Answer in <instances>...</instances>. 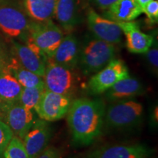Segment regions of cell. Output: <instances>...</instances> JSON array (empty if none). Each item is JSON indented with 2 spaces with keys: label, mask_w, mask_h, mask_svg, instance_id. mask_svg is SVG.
Masks as SVG:
<instances>
[{
  "label": "cell",
  "mask_w": 158,
  "mask_h": 158,
  "mask_svg": "<svg viewBox=\"0 0 158 158\" xmlns=\"http://www.w3.org/2000/svg\"><path fill=\"white\" fill-rule=\"evenodd\" d=\"M3 117V111H2V103L0 102V118Z\"/></svg>",
  "instance_id": "f546056e"
},
{
  "label": "cell",
  "mask_w": 158,
  "mask_h": 158,
  "mask_svg": "<svg viewBox=\"0 0 158 158\" xmlns=\"http://www.w3.org/2000/svg\"><path fill=\"white\" fill-rule=\"evenodd\" d=\"M117 0H94V2L100 9L107 10Z\"/></svg>",
  "instance_id": "83f0119b"
},
{
  "label": "cell",
  "mask_w": 158,
  "mask_h": 158,
  "mask_svg": "<svg viewBox=\"0 0 158 158\" xmlns=\"http://www.w3.org/2000/svg\"><path fill=\"white\" fill-rule=\"evenodd\" d=\"M36 158H61V154L56 148L48 147Z\"/></svg>",
  "instance_id": "4316f807"
},
{
  "label": "cell",
  "mask_w": 158,
  "mask_h": 158,
  "mask_svg": "<svg viewBox=\"0 0 158 158\" xmlns=\"http://www.w3.org/2000/svg\"><path fill=\"white\" fill-rule=\"evenodd\" d=\"M23 87L7 67L0 68V102L9 104L19 101Z\"/></svg>",
  "instance_id": "ffe728a7"
},
{
  "label": "cell",
  "mask_w": 158,
  "mask_h": 158,
  "mask_svg": "<svg viewBox=\"0 0 158 158\" xmlns=\"http://www.w3.org/2000/svg\"><path fill=\"white\" fill-rule=\"evenodd\" d=\"M152 153L145 144H114L90 151L85 158H148Z\"/></svg>",
  "instance_id": "8fae6325"
},
{
  "label": "cell",
  "mask_w": 158,
  "mask_h": 158,
  "mask_svg": "<svg viewBox=\"0 0 158 158\" xmlns=\"http://www.w3.org/2000/svg\"><path fill=\"white\" fill-rule=\"evenodd\" d=\"M136 2L138 4V5L141 7L142 10H143L144 7L147 6L149 2H151L153 0H135Z\"/></svg>",
  "instance_id": "f1b7e54d"
},
{
  "label": "cell",
  "mask_w": 158,
  "mask_h": 158,
  "mask_svg": "<svg viewBox=\"0 0 158 158\" xmlns=\"http://www.w3.org/2000/svg\"><path fill=\"white\" fill-rule=\"evenodd\" d=\"M80 50L78 39L69 33L64 36L52 57L49 59L59 65L75 70L78 64Z\"/></svg>",
  "instance_id": "5bb4252c"
},
{
  "label": "cell",
  "mask_w": 158,
  "mask_h": 158,
  "mask_svg": "<svg viewBox=\"0 0 158 158\" xmlns=\"http://www.w3.org/2000/svg\"><path fill=\"white\" fill-rule=\"evenodd\" d=\"M13 135V131L9 126L0 119V158H2L6 148Z\"/></svg>",
  "instance_id": "cb8c5ba5"
},
{
  "label": "cell",
  "mask_w": 158,
  "mask_h": 158,
  "mask_svg": "<svg viewBox=\"0 0 158 158\" xmlns=\"http://www.w3.org/2000/svg\"><path fill=\"white\" fill-rule=\"evenodd\" d=\"M143 13L146 15L150 23H156L158 21V1L153 0L143 9Z\"/></svg>",
  "instance_id": "484cf974"
},
{
  "label": "cell",
  "mask_w": 158,
  "mask_h": 158,
  "mask_svg": "<svg viewBox=\"0 0 158 158\" xmlns=\"http://www.w3.org/2000/svg\"><path fill=\"white\" fill-rule=\"evenodd\" d=\"M144 54L150 68L157 74L158 71V46L157 41L154 40L152 44Z\"/></svg>",
  "instance_id": "d4e9b609"
},
{
  "label": "cell",
  "mask_w": 158,
  "mask_h": 158,
  "mask_svg": "<svg viewBox=\"0 0 158 158\" xmlns=\"http://www.w3.org/2000/svg\"><path fill=\"white\" fill-rule=\"evenodd\" d=\"M86 20L89 29L94 37L113 45L122 42L123 33L115 21L98 14L93 8L88 10Z\"/></svg>",
  "instance_id": "30bf717a"
},
{
  "label": "cell",
  "mask_w": 158,
  "mask_h": 158,
  "mask_svg": "<svg viewBox=\"0 0 158 158\" xmlns=\"http://www.w3.org/2000/svg\"><path fill=\"white\" fill-rule=\"evenodd\" d=\"M58 0H23L26 14L31 21L45 22L52 20Z\"/></svg>",
  "instance_id": "d6986e66"
},
{
  "label": "cell",
  "mask_w": 158,
  "mask_h": 158,
  "mask_svg": "<svg viewBox=\"0 0 158 158\" xmlns=\"http://www.w3.org/2000/svg\"><path fill=\"white\" fill-rule=\"evenodd\" d=\"M7 68L23 88L44 86L43 77L27 70L15 58L12 59L10 64L7 65Z\"/></svg>",
  "instance_id": "44dd1931"
},
{
  "label": "cell",
  "mask_w": 158,
  "mask_h": 158,
  "mask_svg": "<svg viewBox=\"0 0 158 158\" xmlns=\"http://www.w3.org/2000/svg\"><path fill=\"white\" fill-rule=\"evenodd\" d=\"M31 21L24 10L19 6L9 2H0V31L5 36L24 40Z\"/></svg>",
  "instance_id": "8992f818"
},
{
  "label": "cell",
  "mask_w": 158,
  "mask_h": 158,
  "mask_svg": "<svg viewBox=\"0 0 158 158\" xmlns=\"http://www.w3.org/2000/svg\"><path fill=\"white\" fill-rule=\"evenodd\" d=\"M54 18L62 30L68 34L70 33L79 23L77 0H58Z\"/></svg>",
  "instance_id": "e0dca14e"
},
{
  "label": "cell",
  "mask_w": 158,
  "mask_h": 158,
  "mask_svg": "<svg viewBox=\"0 0 158 158\" xmlns=\"http://www.w3.org/2000/svg\"><path fill=\"white\" fill-rule=\"evenodd\" d=\"M106 108L101 99L81 98L72 100L67 121L75 145H91L100 137Z\"/></svg>",
  "instance_id": "6da1fadb"
},
{
  "label": "cell",
  "mask_w": 158,
  "mask_h": 158,
  "mask_svg": "<svg viewBox=\"0 0 158 158\" xmlns=\"http://www.w3.org/2000/svg\"><path fill=\"white\" fill-rule=\"evenodd\" d=\"M72 100L63 94L45 89L35 108V112L40 118L45 121H59L67 115Z\"/></svg>",
  "instance_id": "ba28073f"
},
{
  "label": "cell",
  "mask_w": 158,
  "mask_h": 158,
  "mask_svg": "<svg viewBox=\"0 0 158 158\" xmlns=\"http://www.w3.org/2000/svg\"><path fill=\"white\" fill-rule=\"evenodd\" d=\"M45 89L63 94L73 100L79 86V77L75 70L69 69L48 59L43 77Z\"/></svg>",
  "instance_id": "5b68a950"
},
{
  "label": "cell",
  "mask_w": 158,
  "mask_h": 158,
  "mask_svg": "<svg viewBox=\"0 0 158 158\" xmlns=\"http://www.w3.org/2000/svg\"><path fill=\"white\" fill-rule=\"evenodd\" d=\"M130 76L127 65L121 59H114L105 68L91 76L86 88L91 94H100L116 82Z\"/></svg>",
  "instance_id": "52a82bcc"
},
{
  "label": "cell",
  "mask_w": 158,
  "mask_h": 158,
  "mask_svg": "<svg viewBox=\"0 0 158 158\" xmlns=\"http://www.w3.org/2000/svg\"><path fill=\"white\" fill-rule=\"evenodd\" d=\"M106 11V18L116 23L133 21L143 13L135 0H117Z\"/></svg>",
  "instance_id": "ac0fdd59"
},
{
  "label": "cell",
  "mask_w": 158,
  "mask_h": 158,
  "mask_svg": "<svg viewBox=\"0 0 158 158\" xmlns=\"http://www.w3.org/2000/svg\"><path fill=\"white\" fill-rule=\"evenodd\" d=\"M143 107L141 102L134 100L114 102L106 108L104 124L114 130H127L141 123Z\"/></svg>",
  "instance_id": "3957f363"
},
{
  "label": "cell",
  "mask_w": 158,
  "mask_h": 158,
  "mask_svg": "<svg viewBox=\"0 0 158 158\" xmlns=\"http://www.w3.org/2000/svg\"><path fill=\"white\" fill-rule=\"evenodd\" d=\"M118 25L126 37V46L133 54H144L150 48L154 37L143 32L135 21L118 22Z\"/></svg>",
  "instance_id": "4fadbf2b"
},
{
  "label": "cell",
  "mask_w": 158,
  "mask_h": 158,
  "mask_svg": "<svg viewBox=\"0 0 158 158\" xmlns=\"http://www.w3.org/2000/svg\"><path fill=\"white\" fill-rule=\"evenodd\" d=\"M51 127L48 122L37 118L22 139L29 158H36L48 147L51 138Z\"/></svg>",
  "instance_id": "7c38bea8"
},
{
  "label": "cell",
  "mask_w": 158,
  "mask_h": 158,
  "mask_svg": "<svg viewBox=\"0 0 158 158\" xmlns=\"http://www.w3.org/2000/svg\"><path fill=\"white\" fill-rule=\"evenodd\" d=\"M3 118L13 131V135L23 139L35 120V110L24 107L19 101L9 104L2 103Z\"/></svg>",
  "instance_id": "9c48e42d"
},
{
  "label": "cell",
  "mask_w": 158,
  "mask_h": 158,
  "mask_svg": "<svg viewBox=\"0 0 158 158\" xmlns=\"http://www.w3.org/2000/svg\"><path fill=\"white\" fill-rule=\"evenodd\" d=\"M64 36L61 27L52 20L45 22L31 21L24 41L26 44H31L38 48L48 59L52 57Z\"/></svg>",
  "instance_id": "277c9868"
},
{
  "label": "cell",
  "mask_w": 158,
  "mask_h": 158,
  "mask_svg": "<svg viewBox=\"0 0 158 158\" xmlns=\"http://www.w3.org/2000/svg\"></svg>",
  "instance_id": "4dcf8cb0"
},
{
  "label": "cell",
  "mask_w": 158,
  "mask_h": 158,
  "mask_svg": "<svg viewBox=\"0 0 158 158\" xmlns=\"http://www.w3.org/2000/svg\"><path fill=\"white\" fill-rule=\"evenodd\" d=\"M4 157L29 158L24 144L21 138L13 135L4 152Z\"/></svg>",
  "instance_id": "603a6c76"
},
{
  "label": "cell",
  "mask_w": 158,
  "mask_h": 158,
  "mask_svg": "<svg viewBox=\"0 0 158 158\" xmlns=\"http://www.w3.org/2000/svg\"><path fill=\"white\" fill-rule=\"evenodd\" d=\"M143 85L138 79L127 77L118 81L106 92V98L112 102L130 100L143 94Z\"/></svg>",
  "instance_id": "2e32d148"
},
{
  "label": "cell",
  "mask_w": 158,
  "mask_h": 158,
  "mask_svg": "<svg viewBox=\"0 0 158 158\" xmlns=\"http://www.w3.org/2000/svg\"><path fill=\"white\" fill-rule=\"evenodd\" d=\"M45 89L44 86L23 88L19 102L24 107L35 110Z\"/></svg>",
  "instance_id": "7402d4cb"
},
{
  "label": "cell",
  "mask_w": 158,
  "mask_h": 158,
  "mask_svg": "<svg viewBox=\"0 0 158 158\" xmlns=\"http://www.w3.org/2000/svg\"><path fill=\"white\" fill-rule=\"evenodd\" d=\"M15 55L20 64L37 76L43 77L48 58L42 53L35 51L27 45L13 41Z\"/></svg>",
  "instance_id": "9a60e30c"
},
{
  "label": "cell",
  "mask_w": 158,
  "mask_h": 158,
  "mask_svg": "<svg viewBox=\"0 0 158 158\" xmlns=\"http://www.w3.org/2000/svg\"><path fill=\"white\" fill-rule=\"evenodd\" d=\"M115 45L96 37L88 40L80 50L78 64L85 76L98 73L115 57Z\"/></svg>",
  "instance_id": "7a4b0ae2"
}]
</instances>
